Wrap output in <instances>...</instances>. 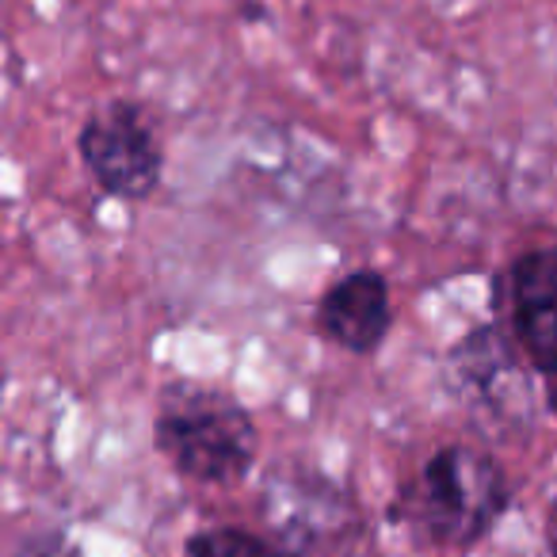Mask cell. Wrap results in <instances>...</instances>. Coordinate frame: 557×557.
<instances>
[{
    "instance_id": "5",
    "label": "cell",
    "mask_w": 557,
    "mask_h": 557,
    "mask_svg": "<svg viewBox=\"0 0 557 557\" xmlns=\"http://www.w3.org/2000/svg\"><path fill=\"white\" fill-rule=\"evenodd\" d=\"M318 329L325 341L351 356H371L382 348L394 325V306H389V283L379 271H348L318 302Z\"/></svg>"
},
{
    "instance_id": "2",
    "label": "cell",
    "mask_w": 557,
    "mask_h": 557,
    "mask_svg": "<svg viewBox=\"0 0 557 557\" xmlns=\"http://www.w3.org/2000/svg\"><path fill=\"white\" fill-rule=\"evenodd\" d=\"M508 508V478L478 447H443L401 488L394 519L417 527L428 542L466 549L481 542Z\"/></svg>"
},
{
    "instance_id": "7",
    "label": "cell",
    "mask_w": 557,
    "mask_h": 557,
    "mask_svg": "<svg viewBox=\"0 0 557 557\" xmlns=\"http://www.w3.org/2000/svg\"><path fill=\"white\" fill-rule=\"evenodd\" d=\"M20 557H85L62 531H47L27 539V546L20 549Z\"/></svg>"
},
{
    "instance_id": "3",
    "label": "cell",
    "mask_w": 557,
    "mask_h": 557,
    "mask_svg": "<svg viewBox=\"0 0 557 557\" xmlns=\"http://www.w3.org/2000/svg\"><path fill=\"white\" fill-rule=\"evenodd\" d=\"M81 157L92 180L123 202H141L161 187L164 149L146 108L134 100H111L81 126Z\"/></svg>"
},
{
    "instance_id": "4",
    "label": "cell",
    "mask_w": 557,
    "mask_h": 557,
    "mask_svg": "<svg viewBox=\"0 0 557 557\" xmlns=\"http://www.w3.org/2000/svg\"><path fill=\"white\" fill-rule=\"evenodd\" d=\"M504 306L523 356L557 374V245L519 256L504 275Z\"/></svg>"
},
{
    "instance_id": "8",
    "label": "cell",
    "mask_w": 557,
    "mask_h": 557,
    "mask_svg": "<svg viewBox=\"0 0 557 557\" xmlns=\"http://www.w3.org/2000/svg\"><path fill=\"white\" fill-rule=\"evenodd\" d=\"M549 409L557 412V374H549Z\"/></svg>"
},
{
    "instance_id": "6",
    "label": "cell",
    "mask_w": 557,
    "mask_h": 557,
    "mask_svg": "<svg viewBox=\"0 0 557 557\" xmlns=\"http://www.w3.org/2000/svg\"><path fill=\"white\" fill-rule=\"evenodd\" d=\"M187 557H287L263 534L245 527H207L187 539Z\"/></svg>"
},
{
    "instance_id": "1",
    "label": "cell",
    "mask_w": 557,
    "mask_h": 557,
    "mask_svg": "<svg viewBox=\"0 0 557 557\" xmlns=\"http://www.w3.org/2000/svg\"><path fill=\"white\" fill-rule=\"evenodd\" d=\"M153 447L195 485H237L260 455V432L233 394L176 379L157 397Z\"/></svg>"
}]
</instances>
